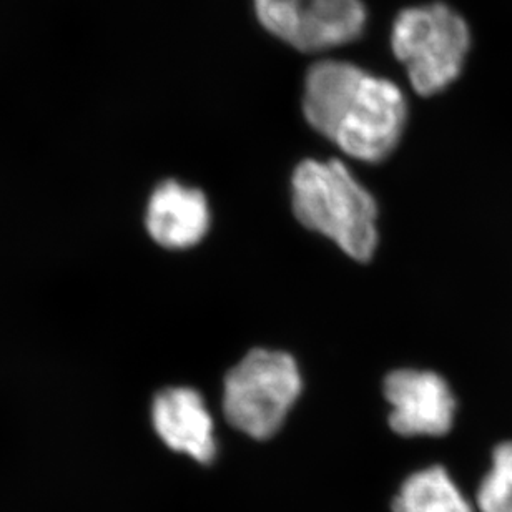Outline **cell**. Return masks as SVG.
I'll list each match as a JSON object with an SVG mask.
<instances>
[{
	"label": "cell",
	"mask_w": 512,
	"mask_h": 512,
	"mask_svg": "<svg viewBox=\"0 0 512 512\" xmlns=\"http://www.w3.org/2000/svg\"><path fill=\"white\" fill-rule=\"evenodd\" d=\"M210 227L207 198L197 188L168 180L153 192L147 210L150 237L165 248L197 245Z\"/></svg>",
	"instance_id": "obj_8"
},
{
	"label": "cell",
	"mask_w": 512,
	"mask_h": 512,
	"mask_svg": "<svg viewBox=\"0 0 512 512\" xmlns=\"http://www.w3.org/2000/svg\"><path fill=\"white\" fill-rule=\"evenodd\" d=\"M293 208L306 228L331 238L346 255L371 260L378 245V207L343 163H301L293 177Z\"/></svg>",
	"instance_id": "obj_2"
},
{
	"label": "cell",
	"mask_w": 512,
	"mask_h": 512,
	"mask_svg": "<svg viewBox=\"0 0 512 512\" xmlns=\"http://www.w3.org/2000/svg\"><path fill=\"white\" fill-rule=\"evenodd\" d=\"M391 404L389 424L394 433L414 438H439L453 428L456 398L444 378L433 371L398 370L384 380Z\"/></svg>",
	"instance_id": "obj_6"
},
{
	"label": "cell",
	"mask_w": 512,
	"mask_h": 512,
	"mask_svg": "<svg viewBox=\"0 0 512 512\" xmlns=\"http://www.w3.org/2000/svg\"><path fill=\"white\" fill-rule=\"evenodd\" d=\"M270 34L301 52H323L358 39L366 24L361 0H255Z\"/></svg>",
	"instance_id": "obj_5"
},
{
	"label": "cell",
	"mask_w": 512,
	"mask_h": 512,
	"mask_svg": "<svg viewBox=\"0 0 512 512\" xmlns=\"http://www.w3.org/2000/svg\"><path fill=\"white\" fill-rule=\"evenodd\" d=\"M479 512H512V441L496 446L493 463L476 493Z\"/></svg>",
	"instance_id": "obj_10"
},
{
	"label": "cell",
	"mask_w": 512,
	"mask_h": 512,
	"mask_svg": "<svg viewBox=\"0 0 512 512\" xmlns=\"http://www.w3.org/2000/svg\"><path fill=\"white\" fill-rule=\"evenodd\" d=\"M391 47L408 70L413 89L429 97L449 87L463 72L471 32L466 20L449 5H421L396 17Z\"/></svg>",
	"instance_id": "obj_3"
},
{
	"label": "cell",
	"mask_w": 512,
	"mask_h": 512,
	"mask_svg": "<svg viewBox=\"0 0 512 512\" xmlns=\"http://www.w3.org/2000/svg\"><path fill=\"white\" fill-rule=\"evenodd\" d=\"M303 112L311 127L363 162H381L403 135L408 104L398 85L341 60L306 75Z\"/></svg>",
	"instance_id": "obj_1"
},
{
	"label": "cell",
	"mask_w": 512,
	"mask_h": 512,
	"mask_svg": "<svg viewBox=\"0 0 512 512\" xmlns=\"http://www.w3.org/2000/svg\"><path fill=\"white\" fill-rule=\"evenodd\" d=\"M393 512H474L443 466L411 474L393 501Z\"/></svg>",
	"instance_id": "obj_9"
},
{
	"label": "cell",
	"mask_w": 512,
	"mask_h": 512,
	"mask_svg": "<svg viewBox=\"0 0 512 512\" xmlns=\"http://www.w3.org/2000/svg\"><path fill=\"white\" fill-rule=\"evenodd\" d=\"M295 360L280 351L255 350L225 380L223 413L228 423L250 438L278 433L301 393Z\"/></svg>",
	"instance_id": "obj_4"
},
{
	"label": "cell",
	"mask_w": 512,
	"mask_h": 512,
	"mask_svg": "<svg viewBox=\"0 0 512 512\" xmlns=\"http://www.w3.org/2000/svg\"><path fill=\"white\" fill-rule=\"evenodd\" d=\"M153 426L168 448L192 456L202 464L217 456L212 414L205 401L192 388H170L153 401Z\"/></svg>",
	"instance_id": "obj_7"
}]
</instances>
